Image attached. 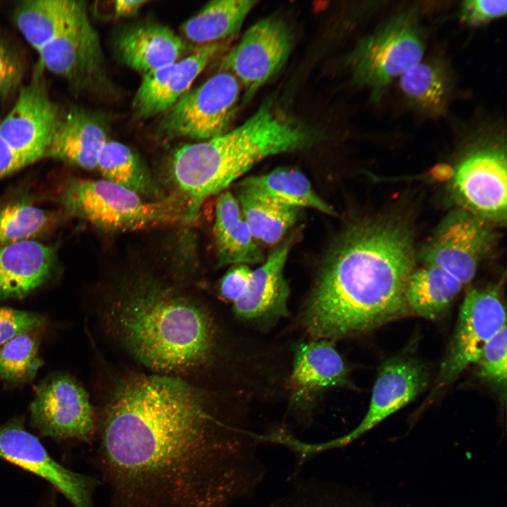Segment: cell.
<instances>
[{"label":"cell","mask_w":507,"mask_h":507,"mask_svg":"<svg viewBox=\"0 0 507 507\" xmlns=\"http://www.w3.org/2000/svg\"><path fill=\"white\" fill-rule=\"evenodd\" d=\"M257 443L184 380L154 373L115 389L99 453L113 507H230L263 475Z\"/></svg>","instance_id":"6da1fadb"},{"label":"cell","mask_w":507,"mask_h":507,"mask_svg":"<svg viewBox=\"0 0 507 507\" xmlns=\"http://www.w3.org/2000/svg\"><path fill=\"white\" fill-rule=\"evenodd\" d=\"M409 233L393 223L366 222L349 230L322 267L303 313L315 339L373 330L408 311L405 289L413 270Z\"/></svg>","instance_id":"7a4b0ae2"},{"label":"cell","mask_w":507,"mask_h":507,"mask_svg":"<svg viewBox=\"0 0 507 507\" xmlns=\"http://www.w3.org/2000/svg\"><path fill=\"white\" fill-rule=\"evenodd\" d=\"M106 320L120 344L156 374L180 377L203 366L214 344L208 312L195 301L142 285L112 301Z\"/></svg>","instance_id":"3957f363"},{"label":"cell","mask_w":507,"mask_h":507,"mask_svg":"<svg viewBox=\"0 0 507 507\" xmlns=\"http://www.w3.org/2000/svg\"><path fill=\"white\" fill-rule=\"evenodd\" d=\"M311 138L303 125L265 102L237 127L173 151L170 171L177 194L196 218L206 199L224 192L255 164L302 149Z\"/></svg>","instance_id":"277c9868"},{"label":"cell","mask_w":507,"mask_h":507,"mask_svg":"<svg viewBox=\"0 0 507 507\" xmlns=\"http://www.w3.org/2000/svg\"><path fill=\"white\" fill-rule=\"evenodd\" d=\"M58 201L68 214L106 232L144 230L196 219L178 194L149 200L104 179L70 177L60 187Z\"/></svg>","instance_id":"5b68a950"},{"label":"cell","mask_w":507,"mask_h":507,"mask_svg":"<svg viewBox=\"0 0 507 507\" xmlns=\"http://www.w3.org/2000/svg\"><path fill=\"white\" fill-rule=\"evenodd\" d=\"M425 51L422 25L411 10L389 18L361 39L347 63L355 82L378 101L394 79L423 59Z\"/></svg>","instance_id":"8992f818"},{"label":"cell","mask_w":507,"mask_h":507,"mask_svg":"<svg viewBox=\"0 0 507 507\" xmlns=\"http://www.w3.org/2000/svg\"><path fill=\"white\" fill-rule=\"evenodd\" d=\"M409 351L386 360L380 367L368 411L354 429L337 438L315 443L289 436L284 442V447L304 460L346 446L415 399L427 387L429 373Z\"/></svg>","instance_id":"52a82bcc"},{"label":"cell","mask_w":507,"mask_h":507,"mask_svg":"<svg viewBox=\"0 0 507 507\" xmlns=\"http://www.w3.org/2000/svg\"><path fill=\"white\" fill-rule=\"evenodd\" d=\"M241 84L230 73L220 71L189 89L164 113L160 132L168 139L207 140L229 131Z\"/></svg>","instance_id":"ba28073f"},{"label":"cell","mask_w":507,"mask_h":507,"mask_svg":"<svg viewBox=\"0 0 507 507\" xmlns=\"http://www.w3.org/2000/svg\"><path fill=\"white\" fill-rule=\"evenodd\" d=\"M505 325L506 310L497 287L470 289L461 305L433 392L451 384L475 363L485 344Z\"/></svg>","instance_id":"9c48e42d"},{"label":"cell","mask_w":507,"mask_h":507,"mask_svg":"<svg viewBox=\"0 0 507 507\" xmlns=\"http://www.w3.org/2000/svg\"><path fill=\"white\" fill-rule=\"evenodd\" d=\"M39 65L75 90H96L107 78L99 36L84 6L52 41L39 49Z\"/></svg>","instance_id":"30bf717a"},{"label":"cell","mask_w":507,"mask_h":507,"mask_svg":"<svg viewBox=\"0 0 507 507\" xmlns=\"http://www.w3.org/2000/svg\"><path fill=\"white\" fill-rule=\"evenodd\" d=\"M292 39L287 25L281 19L268 17L252 25L237 46L221 60L220 69L229 72L244 89V101L256 92L286 62Z\"/></svg>","instance_id":"8fae6325"},{"label":"cell","mask_w":507,"mask_h":507,"mask_svg":"<svg viewBox=\"0 0 507 507\" xmlns=\"http://www.w3.org/2000/svg\"><path fill=\"white\" fill-rule=\"evenodd\" d=\"M32 425L44 436L89 442L95 431L88 394L74 378L54 374L37 387L30 405Z\"/></svg>","instance_id":"7c38bea8"},{"label":"cell","mask_w":507,"mask_h":507,"mask_svg":"<svg viewBox=\"0 0 507 507\" xmlns=\"http://www.w3.org/2000/svg\"><path fill=\"white\" fill-rule=\"evenodd\" d=\"M453 183L470 213L506 219L507 161L501 142L488 139L469 151L456 168Z\"/></svg>","instance_id":"4fadbf2b"},{"label":"cell","mask_w":507,"mask_h":507,"mask_svg":"<svg viewBox=\"0 0 507 507\" xmlns=\"http://www.w3.org/2000/svg\"><path fill=\"white\" fill-rule=\"evenodd\" d=\"M493 234L484 221L465 210L449 213L422 253L425 265L437 267L463 285L475 275Z\"/></svg>","instance_id":"5bb4252c"},{"label":"cell","mask_w":507,"mask_h":507,"mask_svg":"<svg viewBox=\"0 0 507 507\" xmlns=\"http://www.w3.org/2000/svg\"><path fill=\"white\" fill-rule=\"evenodd\" d=\"M41 68L20 88L11 111L0 123V138L33 162L44 158L61 114L41 77Z\"/></svg>","instance_id":"9a60e30c"},{"label":"cell","mask_w":507,"mask_h":507,"mask_svg":"<svg viewBox=\"0 0 507 507\" xmlns=\"http://www.w3.org/2000/svg\"><path fill=\"white\" fill-rule=\"evenodd\" d=\"M0 458L46 480L74 507H92L96 480L54 461L20 420L0 426Z\"/></svg>","instance_id":"2e32d148"},{"label":"cell","mask_w":507,"mask_h":507,"mask_svg":"<svg viewBox=\"0 0 507 507\" xmlns=\"http://www.w3.org/2000/svg\"><path fill=\"white\" fill-rule=\"evenodd\" d=\"M227 47L225 40L199 45L186 57L143 75L132 104L135 116L148 119L167 111Z\"/></svg>","instance_id":"e0dca14e"},{"label":"cell","mask_w":507,"mask_h":507,"mask_svg":"<svg viewBox=\"0 0 507 507\" xmlns=\"http://www.w3.org/2000/svg\"><path fill=\"white\" fill-rule=\"evenodd\" d=\"M107 140L105 126L95 113L72 107L61 115L44 157L92 170Z\"/></svg>","instance_id":"ac0fdd59"},{"label":"cell","mask_w":507,"mask_h":507,"mask_svg":"<svg viewBox=\"0 0 507 507\" xmlns=\"http://www.w3.org/2000/svg\"><path fill=\"white\" fill-rule=\"evenodd\" d=\"M56 249L34 240L0 246V299L27 295L51 277Z\"/></svg>","instance_id":"d6986e66"},{"label":"cell","mask_w":507,"mask_h":507,"mask_svg":"<svg viewBox=\"0 0 507 507\" xmlns=\"http://www.w3.org/2000/svg\"><path fill=\"white\" fill-rule=\"evenodd\" d=\"M294 239V236H291L280 243L253 270L246 294L233 303L237 315L253 319L287 315L289 288L284 268Z\"/></svg>","instance_id":"ffe728a7"},{"label":"cell","mask_w":507,"mask_h":507,"mask_svg":"<svg viewBox=\"0 0 507 507\" xmlns=\"http://www.w3.org/2000/svg\"><path fill=\"white\" fill-rule=\"evenodd\" d=\"M115 49L121 62L143 75L180 59L187 45L170 27L145 23L123 30Z\"/></svg>","instance_id":"44dd1931"},{"label":"cell","mask_w":507,"mask_h":507,"mask_svg":"<svg viewBox=\"0 0 507 507\" xmlns=\"http://www.w3.org/2000/svg\"><path fill=\"white\" fill-rule=\"evenodd\" d=\"M213 237L219 266L262 263L264 256L244 219L236 196L220 194L215 207Z\"/></svg>","instance_id":"7402d4cb"},{"label":"cell","mask_w":507,"mask_h":507,"mask_svg":"<svg viewBox=\"0 0 507 507\" xmlns=\"http://www.w3.org/2000/svg\"><path fill=\"white\" fill-rule=\"evenodd\" d=\"M292 383L298 396L349 384L348 370L329 339L305 342L294 351Z\"/></svg>","instance_id":"603a6c76"},{"label":"cell","mask_w":507,"mask_h":507,"mask_svg":"<svg viewBox=\"0 0 507 507\" xmlns=\"http://www.w3.org/2000/svg\"><path fill=\"white\" fill-rule=\"evenodd\" d=\"M399 78L400 93L412 109L429 116L445 113L452 81L444 62L437 58H423Z\"/></svg>","instance_id":"cb8c5ba5"},{"label":"cell","mask_w":507,"mask_h":507,"mask_svg":"<svg viewBox=\"0 0 507 507\" xmlns=\"http://www.w3.org/2000/svg\"><path fill=\"white\" fill-rule=\"evenodd\" d=\"M87 6L82 1L24 0L13 11L14 22L37 51L56 37Z\"/></svg>","instance_id":"d4e9b609"},{"label":"cell","mask_w":507,"mask_h":507,"mask_svg":"<svg viewBox=\"0 0 507 507\" xmlns=\"http://www.w3.org/2000/svg\"><path fill=\"white\" fill-rule=\"evenodd\" d=\"M237 187L295 207L311 208L334 215L333 208L315 192L309 180L300 171L280 168L268 173L244 178Z\"/></svg>","instance_id":"484cf974"},{"label":"cell","mask_w":507,"mask_h":507,"mask_svg":"<svg viewBox=\"0 0 507 507\" xmlns=\"http://www.w3.org/2000/svg\"><path fill=\"white\" fill-rule=\"evenodd\" d=\"M463 286L453 276L435 266L425 265L413 270L405 289L407 308L425 319L439 318Z\"/></svg>","instance_id":"4316f807"},{"label":"cell","mask_w":507,"mask_h":507,"mask_svg":"<svg viewBox=\"0 0 507 507\" xmlns=\"http://www.w3.org/2000/svg\"><path fill=\"white\" fill-rule=\"evenodd\" d=\"M258 1L213 0L181 26L184 37L199 45L225 41L237 34Z\"/></svg>","instance_id":"83f0119b"},{"label":"cell","mask_w":507,"mask_h":507,"mask_svg":"<svg viewBox=\"0 0 507 507\" xmlns=\"http://www.w3.org/2000/svg\"><path fill=\"white\" fill-rule=\"evenodd\" d=\"M236 194L251 234L263 244H277L297 220V208L238 187Z\"/></svg>","instance_id":"f1b7e54d"},{"label":"cell","mask_w":507,"mask_h":507,"mask_svg":"<svg viewBox=\"0 0 507 507\" xmlns=\"http://www.w3.org/2000/svg\"><path fill=\"white\" fill-rule=\"evenodd\" d=\"M96 168L106 180L146 199H161L159 197L161 192L140 158L120 142H106L100 151Z\"/></svg>","instance_id":"f546056e"},{"label":"cell","mask_w":507,"mask_h":507,"mask_svg":"<svg viewBox=\"0 0 507 507\" xmlns=\"http://www.w3.org/2000/svg\"><path fill=\"white\" fill-rule=\"evenodd\" d=\"M40 328L18 334L0 346V379L11 385L32 382L42 365Z\"/></svg>","instance_id":"4dcf8cb0"},{"label":"cell","mask_w":507,"mask_h":507,"mask_svg":"<svg viewBox=\"0 0 507 507\" xmlns=\"http://www.w3.org/2000/svg\"><path fill=\"white\" fill-rule=\"evenodd\" d=\"M57 213L28 201L11 202L0 208V246L32 239L56 224Z\"/></svg>","instance_id":"1f68e13d"},{"label":"cell","mask_w":507,"mask_h":507,"mask_svg":"<svg viewBox=\"0 0 507 507\" xmlns=\"http://www.w3.org/2000/svg\"><path fill=\"white\" fill-rule=\"evenodd\" d=\"M268 507H380L365 496L339 486L324 482L297 485Z\"/></svg>","instance_id":"d6a6232c"},{"label":"cell","mask_w":507,"mask_h":507,"mask_svg":"<svg viewBox=\"0 0 507 507\" xmlns=\"http://www.w3.org/2000/svg\"><path fill=\"white\" fill-rule=\"evenodd\" d=\"M475 364L480 379L506 391L507 380V325L482 349Z\"/></svg>","instance_id":"836d02e7"},{"label":"cell","mask_w":507,"mask_h":507,"mask_svg":"<svg viewBox=\"0 0 507 507\" xmlns=\"http://www.w3.org/2000/svg\"><path fill=\"white\" fill-rule=\"evenodd\" d=\"M46 323L40 314L0 306V346L18 334L43 327Z\"/></svg>","instance_id":"e575fe53"},{"label":"cell","mask_w":507,"mask_h":507,"mask_svg":"<svg viewBox=\"0 0 507 507\" xmlns=\"http://www.w3.org/2000/svg\"><path fill=\"white\" fill-rule=\"evenodd\" d=\"M506 1L467 0L461 3L459 17L463 23L480 25L506 15Z\"/></svg>","instance_id":"d590c367"},{"label":"cell","mask_w":507,"mask_h":507,"mask_svg":"<svg viewBox=\"0 0 507 507\" xmlns=\"http://www.w3.org/2000/svg\"><path fill=\"white\" fill-rule=\"evenodd\" d=\"M252 273L248 265H234L220 281L221 296L232 303L242 299L249 288Z\"/></svg>","instance_id":"8d00e7d4"},{"label":"cell","mask_w":507,"mask_h":507,"mask_svg":"<svg viewBox=\"0 0 507 507\" xmlns=\"http://www.w3.org/2000/svg\"><path fill=\"white\" fill-rule=\"evenodd\" d=\"M22 66L17 57L0 40V97L5 98L18 87Z\"/></svg>","instance_id":"74e56055"},{"label":"cell","mask_w":507,"mask_h":507,"mask_svg":"<svg viewBox=\"0 0 507 507\" xmlns=\"http://www.w3.org/2000/svg\"><path fill=\"white\" fill-rule=\"evenodd\" d=\"M33 163L31 158L15 151L0 138V179Z\"/></svg>","instance_id":"f35d334b"},{"label":"cell","mask_w":507,"mask_h":507,"mask_svg":"<svg viewBox=\"0 0 507 507\" xmlns=\"http://www.w3.org/2000/svg\"><path fill=\"white\" fill-rule=\"evenodd\" d=\"M149 2L147 0H117L113 2V11L117 17H130Z\"/></svg>","instance_id":"ab89813d"}]
</instances>
